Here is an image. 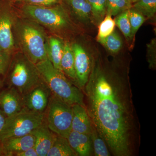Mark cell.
<instances>
[{"mask_svg": "<svg viewBox=\"0 0 156 156\" xmlns=\"http://www.w3.org/2000/svg\"><path fill=\"white\" fill-rule=\"evenodd\" d=\"M92 126L115 156H134L140 144V126L128 80L108 75L100 65L92 68L83 89Z\"/></svg>", "mask_w": 156, "mask_h": 156, "instance_id": "cell-1", "label": "cell"}, {"mask_svg": "<svg viewBox=\"0 0 156 156\" xmlns=\"http://www.w3.org/2000/svg\"><path fill=\"white\" fill-rule=\"evenodd\" d=\"M14 45L31 61L36 64L48 58V35L41 25L17 14L13 27Z\"/></svg>", "mask_w": 156, "mask_h": 156, "instance_id": "cell-2", "label": "cell"}, {"mask_svg": "<svg viewBox=\"0 0 156 156\" xmlns=\"http://www.w3.org/2000/svg\"><path fill=\"white\" fill-rule=\"evenodd\" d=\"M14 5L19 15L37 23L55 36L62 39L74 32L70 13L63 2L50 7Z\"/></svg>", "mask_w": 156, "mask_h": 156, "instance_id": "cell-3", "label": "cell"}, {"mask_svg": "<svg viewBox=\"0 0 156 156\" xmlns=\"http://www.w3.org/2000/svg\"><path fill=\"white\" fill-rule=\"evenodd\" d=\"M51 93L66 103L85 107L83 90L69 80L47 58L36 64Z\"/></svg>", "mask_w": 156, "mask_h": 156, "instance_id": "cell-4", "label": "cell"}, {"mask_svg": "<svg viewBox=\"0 0 156 156\" xmlns=\"http://www.w3.org/2000/svg\"><path fill=\"white\" fill-rule=\"evenodd\" d=\"M5 75L8 87H14L22 95L44 81L36 65L17 50L12 55Z\"/></svg>", "mask_w": 156, "mask_h": 156, "instance_id": "cell-5", "label": "cell"}, {"mask_svg": "<svg viewBox=\"0 0 156 156\" xmlns=\"http://www.w3.org/2000/svg\"><path fill=\"white\" fill-rule=\"evenodd\" d=\"M44 115L45 122L49 129L55 134L67 138L72 131V105L51 93Z\"/></svg>", "mask_w": 156, "mask_h": 156, "instance_id": "cell-6", "label": "cell"}, {"mask_svg": "<svg viewBox=\"0 0 156 156\" xmlns=\"http://www.w3.org/2000/svg\"><path fill=\"white\" fill-rule=\"evenodd\" d=\"M45 121L44 113L32 111L24 108L20 111L7 117L5 126L0 140L11 136L30 134Z\"/></svg>", "mask_w": 156, "mask_h": 156, "instance_id": "cell-7", "label": "cell"}, {"mask_svg": "<svg viewBox=\"0 0 156 156\" xmlns=\"http://www.w3.org/2000/svg\"><path fill=\"white\" fill-rule=\"evenodd\" d=\"M17 14L14 4L8 0H0V49L11 54L16 51L13 27Z\"/></svg>", "mask_w": 156, "mask_h": 156, "instance_id": "cell-8", "label": "cell"}, {"mask_svg": "<svg viewBox=\"0 0 156 156\" xmlns=\"http://www.w3.org/2000/svg\"><path fill=\"white\" fill-rule=\"evenodd\" d=\"M51 92L44 81L23 95L24 108L39 113H44Z\"/></svg>", "mask_w": 156, "mask_h": 156, "instance_id": "cell-9", "label": "cell"}, {"mask_svg": "<svg viewBox=\"0 0 156 156\" xmlns=\"http://www.w3.org/2000/svg\"><path fill=\"white\" fill-rule=\"evenodd\" d=\"M71 47L74 56L77 86L82 90L89 80L92 65L89 55L80 45L73 43Z\"/></svg>", "mask_w": 156, "mask_h": 156, "instance_id": "cell-10", "label": "cell"}, {"mask_svg": "<svg viewBox=\"0 0 156 156\" xmlns=\"http://www.w3.org/2000/svg\"><path fill=\"white\" fill-rule=\"evenodd\" d=\"M24 108L23 95L14 87H8L0 92V109L9 117Z\"/></svg>", "mask_w": 156, "mask_h": 156, "instance_id": "cell-11", "label": "cell"}, {"mask_svg": "<svg viewBox=\"0 0 156 156\" xmlns=\"http://www.w3.org/2000/svg\"><path fill=\"white\" fill-rule=\"evenodd\" d=\"M0 141L4 156H14L15 154L34 147L35 137L30 134L24 136H11Z\"/></svg>", "mask_w": 156, "mask_h": 156, "instance_id": "cell-12", "label": "cell"}, {"mask_svg": "<svg viewBox=\"0 0 156 156\" xmlns=\"http://www.w3.org/2000/svg\"><path fill=\"white\" fill-rule=\"evenodd\" d=\"M35 137L34 146L38 156H47L56 134L48 128L46 122L30 133Z\"/></svg>", "mask_w": 156, "mask_h": 156, "instance_id": "cell-13", "label": "cell"}, {"mask_svg": "<svg viewBox=\"0 0 156 156\" xmlns=\"http://www.w3.org/2000/svg\"><path fill=\"white\" fill-rule=\"evenodd\" d=\"M73 118L72 130L90 135L92 124L85 107L80 105H72Z\"/></svg>", "mask_w": 156, "mask_h": 156, "instance_id": "cell-14", "label": "cell"}, {"mask_svg": "<svg viewBox=\"0 0 156 156\" xmlns=\"http://www.w3.org/2000/svg\"><path fill=\"white\" fill-rule=\"evenodd\" d=\"M70 146L77 156H93V149L90 135L72 130L67 138Z\"/></svg>", "mask_w": 156, "mask_h": 156, "instance_id": "cell-15", "label": "cell"}, {"mask_svg": "<svg viewBox=\"0 0 156 156\" xmlns=\"http://www.w3.org/2000/svg\"><path fill=\"white\" fill-rule=\"evenodd\" d=\"M64 42L62 39L54 35L48 36L47 42L48 59L55 68L61 72V61L64 50Z\"/></svg>", "mask_w": 156, "mask_h": 156, "instance_id": "cell-16", "label": "cell"}, {"mask_svg": "<svg viewBox=\"0 0 156 156\" xmlns=\"http://www.w3.org/2000/svg\"><path fill=\"white\" fill-rule=\"evenodd\" d=\"M70 13H72L79 20L88 22L92 17V11L87 0H62Z\"/></svg>", "mask_w": 156, "mask_h": 156, "instance_id": "cell-17", "label": "cell"}, {"mask_svg": "<svg viewBox=\"0 0 156 156\" xmlns=\"http://www.w3.org/2000/svg\"><path fill=\"white\" fill-rule=\"evenodd\" d=\"M61 67L63 73L67 76L72 81L73 83L77 86L74 56L71 45L68 42H64V50L61 61Z\"/></svg>", "mask_w": 156, "mask_h": 156, "instance_id": "cell-18", "label": "cell"}, {"mask_svg": "<svg viewBox=\"0 0 156 156\" xmlns=\"http://www.w3.org/2000/svg\"><path fill=\"white\" fill-rule=\"evenodd\" d=\"M70 146L67 138L56 134L51 148L47 156H77Z\"/></svg>", "mask_w": 156, "mask_h": 156, "instance_id": "cell-19", "label": "cell"}, {"mask_svg": "<svg viewBox=\"0 0 156 156\" xmlns=\"http://www.w3.org/2000/svg\"><path fill=\"white\" fill-rule=\"evenodd\" d=\"M90 135L92 140L93 149V154L95 156L111 155L106 143L101 137L93 126H92V132Z\"/></svg>", "mask_w": 156, "mask_h": 156, "instance_id": "cell-20", "label": "cell"}, {"mask_svg": "<svg viewBox=\"0 0 156 156\" xmlns=\"http://www.w3.org/2000/svg\"><path fill=\"white\" fill-rule=\"evenodd\" d=\"M98 41L107 50L113 53L119 52L123 46L122 38L118 33L114 31L108 36Z\"/></svg>", "mask_w": 156, "mask_h": 156, "instance_id": "cell-21", "label": "cell"}, {"mask_svg": "<svg viewBox=\"0 0 156 156\" xmlns=\"http://www.w3.org/2000/svg\"><path fill=\"white\" fill-rule=\"evenodd\" d=\"M132 7L147 18H151L155 15L156 0H137Z\"/></svg>", "mask_w": 156, "mask_h": 156, "instance_id": "cell-22", "label": "cell"}, {"mask_svg": "<svg viewBox=\"0 0 156 156\" xmlns=\"http://www.w3.org/2000/svg\"><path fill=\"white\" fill-rule=\"evenodd\" d=\"M91 7L92 17L95 23H100L106 15V0H87Z\"/></svg>", "mask_w": 156, "mask_h": 156, "instance_id": "cell-23", "label": "cell"}, {"mask_svg": "<svg viewBox=\"0 0 156 156\" xmlns=\"http://www.w3.org/2000/svg\"><path fill=\"white\" fill-rule=\"evenodd\" d=\"M128 0H106V14L116 16L132 7Z\"/></svg>", "mask_w": 156, "mask_h": 156, "instance_id": "cell-24", "label": "cell"}, {"mask_svg": "<svg viewBox=\"0 0 156 156\" xmlns=\"http://www.w3.org/2000/svg\"><path fill=\"white\" fill-rule=\"evenodd\" d=\"M128 19L131 28V35L132 38L140 27L145 22L146 18L139 11L131 7L128 10Z\"/></svg>", "mask_w": 156, "mask_h": 156, "instance_id": "cell-25", "label": "cell"}, {"mask_svg": "<svg viewBox=\"0 0 156 156\" xmlns=\"http://www.w3.org/2000/svg\"><path fill=\"white\" fill-rule=\"evenodd\" d=\"M114 20L116 25L124 35L126 40L132 38L131 26L128 19V10L117 15Z\"/></svg>", "mask_w": 156, "mask_h": 156, "instance_id": "cell-26", "label": "cell"}, {"mask_svg": "<svg viewBox=\"0 0 156 156\" xmlns=\"http://www.w3.org/2000/svg\"><path fill=\"white\" fill-rule=\"evenodd\" d=\"M115 26L114 20L112 18V16L106 14L103 20L99 23L98 41L105 38L111 34L114 31Z\"/></svg>", "mask_w": 156, "mask_h": 156, "instance_id": "cell-27", "label": "cell"}, {"mask_svg": "<svg viewBox=\"0 0 156 156\" xmlns=\"http://www.w3.org/2000/svg\"><path fill=\"white\" fill-rule=\"evenodd\" d=\"M62 2V0H23L15 5H30L50 7Z\"/></svg>", "mask_w": 156, "mask_h": 156, "instance_id": "cell-28", "label": "cell"}, {"mask_svg": "<svg viewBox=\"0 0 156 156\" xmlns=\"http://www.w3.org/2000/svg\"><path fill=\"white\" fill-rule=\"evenodd\" d=\"M12 55L0 49V76L6 74L11 63Z\"/></svg>", "mask_w": 156, "mask_h": 156, "instance_id": "cell-29", "label": "cell"}, {"mask_svg": "<svg viewBox=\"0 0 156 156\" xmlns=\"http://www.w3.org/2000/svg\"><path fill=\"white\" fill-rule=\"evenodd\" d=\"M14 156H38V155L33 147L15 154Z\"/></svg>", "mask_w": 156, "mask_h": 156, "instance_id": "cell-30", "label": "cell"}, {"mask_svg": "<svg viewBox=\"0 0 156 156\" xmlns=\"http://www.w3.org/2000/svg\"><path fill=\"white\" fill-rule=\"evenodd\" d=\"M7 117L4 112L0 109V136L2 134L5 126Z\"/></svg>", "mask_w": 156, "mask_h": 156, "instance_id": "cell-31", "label": "cell"}, {"mask_svg": "<svg viewBox=\"0 0 156 156\" xmlns=\"http://www.w3.org/2000/svg\"><path fill=\"white\" fill-rule=\"evenodd\" d=\"M8 1L13 3V4H15L19 3L20 2H22L23 0H8Z\"/></svg>", "mask_w": 156, "mask_h": 156, "instance_id": "cell-32", "label": "cell"}, {"mask_svg": "<svg viewBox=\"0 0 156 156\" xmlns=\"http://www.w3.org/2000/svg\"><path fill=\"white\" fill-rule=\"evenodd\" d=\"M4 81H3L0 78V92H1V90L2 89L3 87H4Z\"/></svg>", "mask_w": 156, "mask_h": 156, "instance_id": "cell-33", "label": "cell"}, {"mask_svg": "<svg viewBox=\"0 0 156 156\" xmlns=\"http://www.w3.org/2000/svg\"><path fill=\"white\" fill-rule=\"evenodd\" d=\"M4 156L3 154V152L2 147V143H1V141H0V156Z\"/></svg>", "mask_w": 156, "mask_h": 156, "instance_id": "cell-34", "label": "cell"}, {"mask_svg": "<svg viewBox=\"0 0 156 156\" xmlns=\"http://www.w3.org/2000/svg\"><path fill=\"white\" fill-rule=\"evenodd\" d=\"M128 1H129L133 5L134 3L136 2L137 0H128Z\"/></svg>", "mask_w": 156, "mask_h": 156, "instance_id": "cell-35", "label": "cell"}]
</instances>
